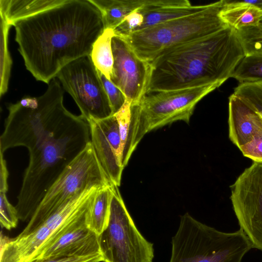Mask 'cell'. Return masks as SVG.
<instances>
[{
	"label": "cell",
	"instance_id": "obj_1",
	"mask_svg": "<svg viewBox=\"0 0 262 262\" xmlns=\"http://www.w3.org/2000/svg\"><path fill=\"white\" fill-rule=\"evenodd\" d=\"M37 97L26 96L7 106L0 152L23 146L29 161L15 206L19 220H30L48 190L91 142L88 121L63 104L57 78Z\"/></svg>",
	"mask_w": 262,
	"mask_h": 262
},
{
	"label": "cell",
	"instance_id": "obj_2",
	"mask_svg": "<svg viewBox=\"0 0 262 262\" xmlns=\"http://www.w3.org/2000/svg\"><path fill=\"white\" fill-rule=\"evenodd\" d=\"M12 26L27 70L47 84L66 65L90 55L105 30L100 11L90 0H64Z\"/></svg>",
	"mask_w": 262,
	"mask_h": 262
},
{
	"label": "cell",
	"instance_id": "obj_3",
	"mask_svg": "<svg viewBox=\"0 0 262 262\" xmlns=\"http://www.w3.org/2000/svg\"><path fill=\"white\" fill-rule=\"evenodd\" d=\"M245 56L236 30L230 26L170 49L150 62L146 93L215 85L231 77Z\"/></svg>",
	"mask_w": 262,
	"mask_h": 262
},
{
	"label": "cell",
	"instance_id": "obj_4",
	"mask_svg": "<svg viewBox=\"0 0 262 262\" xmlns=\"http://www.w3.org/2000/svg\"><path fill=\"white\" fill-rule=\"evenodd\" d=\"M225 4V0L210 3L199 12L122 37L141 58L150 63L170 49L211 35L229 27L220 16Z\"/></svg>",
	"mask_w": 262,
	"mask_h": 262
},
{
	"label": "cell",
	"instance_id": "obj_5",
	"mask_svg": "<svg viewBox=\"0 0 262 262\" xmlns=\"http://www.w3.org/2000/svg\"><path fill=\"white\" fill-rule=\"evenodd\" d=\"M171 244L169 262H242L252 249L241 229L221 231L197 221L188 213L181 217Z\"/></svg>",
	"mask_w": 262,
	"mask_h": 262
},
{
	"label": "cell",
	"instance_id": "obj_6",
	"mask_svg": "<svg viewBox=\"0 0 262 262\" xmlns=\"http://www.w3.org/2000/svg\"><path fill=\"white\" fill-rule=\"evenodd\" d=\"M90 142L48 190L28 224L18 235L32 232L69 200L94 187L112 185Z\"/></svg>",
	"mask_w": 262,
	"mask_h": 262
},
{
	"label": "cell",
	"instance_id": "obj_7",
	"mask_svg": "<svg viewBox=\"0 0 262 262\" xmlns=\"http://www.w3.org/2000/svg\"><path fill=\"white\" fill-rule=\"evenodd\" d=\"M99 242L103 262H152L154 257L153 244L138 230L114 185L108 223Z\"/></svg>",
	"mask_w": 262,
	"mask_h": 262
},
{
	"label": "cell",
	"instance_id": "obj_8",
	"mask_svg": "<svg viewBox=\"0 0 262 262\" xmlns=\"http://www.w3.org/2000/svg\"><path fill=\"white\" fill-rule=\"evenodd\" d=\"M218 86L215 85L152 92L132 105L138 119L137 140L148 132L177 121L188 123L197 103Z\"/></svg>",
	"mask_w": 262,
	"mask_h": 262
},
{
	"label": "cell",
	"instance_id": "obj_9",
	"mask_svg": "<svg viewBox=\"0 0 262 262\" xmlns=\"http://www.w3.org/2000/svg\"><path fill=\"white\" fill-rule=\"evenodd\" d=\"M56 78L72 97L81 115L88 121L113 115L108 98L90 55L69 63Z\"/></svg>",
	"mask_w": 262,
	"mask_h": 262
},
{
	"label": "cell",
	"instance_id": "obj_10",
	"mask_svg": "<svg viewBox=\"0 0 262 262\" xmlns=\"http://www.w3.org/2000/svg\"><path fill=\"white\" fill-rule=\"evenodd\" d=\"M231 201L239 229L262 252V163H253L231 186Z\"/></svg>",
	"mask_w": 262,
	"mask_h": 262
},
{
	"label": "cell",
	"instance_id": "obj_11",
	"mask_svg": "<svg viewBox=\"0 0 262 262\" xmlns=\"http://www.w3.org/2000/svg\"><path fill=\"white\" fill-rule=\"evenodd\" d=\"M114 65L110 80L125 95L132 105H138L146 93L151 66L141 58L122 37L112 40Z\"/></svg>",
	"mask_w": 262,
	"mask_h": 262
},
{
	"label": "cell",
	"instance_id": "obj_12",
	"mask_svg": "<svg viewBox=\"0 0 262 262\" xmlns=\"http://www.w3.org/2000/svg\"><path fill=\"white\" fill-rule=\"evenodd\" d=\"M91 142L101 167L111 183L119 186L123 167L120 162L121 140L118 125L104 120H90Z\"/></svg>",
	"mask_w": 262,
	"mask_h": 262
},
{
	"label": "cell",
	"instance_id": "obj_13",
	"mask_svg": "<svg viewBox=\"0 0 262 262\" xmlns=\"http://www.w3.org/2000/svg\"><path fill=\"white\" fill-rule=\"evenodd\" d=\"M89 213L53 243L44 248L33 260L52 257L101 254L99 235L87 226Z\"/></svg>",
	"mask_w": 262,
	"mask_h": 262
},
{
	"label": "cell",
	"instance_id": "obj_14",
	"mask_svg": "<svg viewBox=\"0 0 262 262\" xmlns=\"http://www.w3.org/2000/svg\"><path fill=\"white\" fill-rule=\"evenodd\" d=\"M229 136L239 149L262 133V116L233 93L229 98Z\"/></svg>",
	"mask_w": 262,
	"mask_h": 262
},
{
	"label": "cell",
	"instance_id": "obj_15",
	"mask_svg": "<svg viewBox=\"0 0 262 262\" xmlns=\"http://www.w3.org/2000/svg\"><path fill=\"white\" fill-rule=\"evenodd\" d=\"M206 6L192 5L187 0H147L139 9L143 21L138 30L199 12Z\"/></svg>",
	"mask_w": 262,
	"mask_h": 262
},
{
	"label": "cell",
	"instance_id": "obj_16",
	"mask_svg": "<svg viewBox=\"0 0 262 262\" xmlns=\"http://www.w3.org/2000/svg\"><path fill=\"white\" fill-rule=\"evenodd\" d=\"M52 231L42 224L35 230L23 236L9 240L1 234V250L13 262H30L48 242Z\"/></svg>",
	"mask_w": 262,
	"mask_h": 262
},
{
	"label": "cell",
	"instance_id": "obj_17",
	"mask_svg": "<svg viewBox=\"0 0 262 262\" xmlns=\"http://www.w3.org/2000/svg\"><path fill=\"white\" fill-rule=\"evenodd\" d=\"M114 115L118 122L121 140L120 162L124 168L139 143L137 140V118L132 109L130 102L127 100L121 109Z\"/></svg>",
	"mask_w": 262,
	"mask_h": 262
},
{
	"label": "cell",
	"instance_id": "obj_18",
	"mask_svg": "<svg viewBox=\"0 0 262 262\" xmlns=\"http://www.w3.org/2000/svg\"><path fill=\"white\" fill-rule=\"evenodd\" d=\"M64 0H0V14L12 26L19 19L48 10Z\"/></svg>",
	"mask_w": 262,
	"mask_h": 262
},
{
	"label": "cell",
	"instance_id": "obj_19",
	"mask_svg": "<svg viewBox=\"0 0 262 262\" xmlns=\"http://www.w3.org/2000/svg\"><path fill=\"white\" fill-rule=\"evenodd\" d=\"M100 11L105 29L114 30L130 13L147 0H90Z\"/></svg>",
	"mask_w": 262,
	"mask_h": 262
},
{
	"label": "cell",
	"instance_id": "obj_20",
	"mask_svg": "<svg viewBox=\"0 0 262 262\" xmlns=\"http://www.w3.org/2000/svg\"><path fill=\"white\" fill-rule=\"evenodd\" d=\"M220 16L229 26L238 30L256 25L262 16V12L245 1H226Z\"/></svg>",
	"mask_w": 262,
	"mask_h": 262
},
{
	"label": "cell",
	"instance_id": "obj_21",
	"mask_svg": "<svg viewBox=\"0 0 262 262\" xmlns=\"http://www.w3.org/2000/svg\"><path fill=\"white\" fill-rule=\"evenodd\" d=\"M113 185L99 190L87 219L88 228L98 235L108 223Z\"/></svg>",
	"mask_w": 262,
	"mask_h": 262
},
{
	"label": "cell",
	"instance_id": "obj_22",
	"mask_svg": "<svg viewBox=\"0 0 262 262\" xmlns=\"http://www.w3.org/2000/svg\"><path fill=\"white\" fill-rule=\"evenodd\" d=\"M114 30L105 29L93 45L90 56L96 69L110 80L114 65L112 40Z\"/></svg>",
	"mask_w": 262,
	"mask_h": 262
},
{
	"label": "cell",
	"instance_id": "obj_23",
	"mask_svg": "<svg viewBox=\"0 0 262 262\" xmlns=\"http://www.w3.org/2000/svg\"><path fill=\"white\" fill-rule=\"evenodd\" d=\"M231 77L240 84L262 82V54L245 56L236 66Z\"/></svg>",
	"mask_w": 262,
	"mask_h": 262
},
{
	"label": "cell",
	"instance_id": "obj_24",
	"mask_svg": "<svg viewBox=\"0 0 262 262\" xmlns=\"http://www.w3.org/2000/svg\"><path fill=\"white\" fill-rule=\"evenodd\" d=\"M1 84L0 95L8 90L12 61L8 49L9 30L11 25L1 15Z\"/></svg>",
	"mask_w": 262,
	"mask_h": 262
},
{
	"label": "cell",
	"instance_id": "obj_25",
	"mask_svg": "<svg viewBox=\"0 0 262 262\" xmlns=\"http://www.w3.org/2000/svg\"><path fill=\"white\" fill-rule=\"evenodd\" d=\"M245 56L262 54V16L254 26L236 30Z\"/></svg>",
	"mask_w": 262,
	"mask_h": 262
},
{
	"label": "cell",
	"instance_id": "obj_26",
	"mask_svg": "<svg viewBox=\"0 0 262 262\" xmlns=\"http://www.w3.org/2000/svg\"><path fill=\"white\" fill-rule=\"evenodd\" d=\"M233 94L262 116V82L239 84L234 89Z\"/></svg>",
	"mask_w": 262,
	"mask_h": 262
},
{
	"label": "cell",
	"instance_id": "obj_27",
	"mask_svg": "<svg viewBox=\"0 0 262 262\" xmlns=\"http://www.w3.org/2000/svg\"><path fill=\"white\" fill-rule=\"evenodd\" d=\"M18 220L17 211L8 201L6 193L0 192V223L2 227L7 230L15 228Z\"/></svg>",
	"mask_w": 262,
	"mask_h": 262
},
{
	"label": "cell",
	"instance_id": "obj_28",
	"mask_svg": "<svg viewBox=\"0 0 262 262\" xmlns=\"http://www.w3.org/2000/svg\"><path fill=\"white\" fill-rule=\"evenodd\" d=\"M98 73L108 98L113 114L117 113L124 104L126 98L122 91L98 70Z\"/></svg>",
	"mask_w": 262,
	"mask_h": 262
},
{
	"label": "cell",
	"instance_id": "obj_29",
	"mask_svg": "<svg viewBox=\"0 0 262 262\" xmlns=\"http://www.w3.org/2000/svg\"><path fill=\"white\" fill-rule=\"evenodd\" d=\"M139 9L125 17L119 26L114 30L115 35L125 37L139 30L143 21V15Z\"/></svg>",
	"mask_w": 262,
	"mask_h": 262
},
{
	"label": "cell",
	"instance_id": "obj_30",
	"mask_svg": "<svg viewBox=\"0 0 262 262\" xmlns=\"http://www.w3.org/2000/svg\"><path fill=\"white\" fill-rule=\"evenodd\" d=\"M243 155L254 161L262 163V133L239 148Z\"/></svg>",
	"mask_w": 262,
	"mask_h": 262
},
{
	"label": "cell",
	"instance_id": "obj_31",
	"mask_svg": "<svg viewBox=\"0 0 262 262\" xmlns=\"http://www.w3.org/2000/svg\"><path fill=\"white\" fill-rule=\"evenodd\" d=\"M103 261L101 254L85 256L52 257L36 259L30 262H100Z\"/></svg>",
	"mask_w": 262,
	"mask_h": 262
},
{
	"label": "cell",
	"instance_id": "obj_32",
	"mask_svg": "<svg viewBox=\"0 0 262 262\" xmlns=\"http://www.w3.org/2000/svg\"><path fill=\"white\" fill-rule=\"evenodd\" d=\"M9 172L4 153L0 152V192L6 193L8 190Z\"/></svg>",
	"mask_w": 262,
	"mask_h": 262
},
{
	"label": "cell",
	"instance_id": "obj_33",
	"mask_svg": "<svg viewBox=\"0 0 262 262\" xmlns=\"http://www.w3.org/2000/svg\"><path fill=\"white\" fill-rule=\"evenodd\" d=\"M248 4L262 12V0L245 1Z\"/></svg>",
	"mask_w": 262,
	"mask_h": 262
},
{
	"label": "cell",
	"instance_id": "obj_34",
	"mask_svg": "<svg viewBox=\"0 0 262 262\" xmlns=\"http://www.w3.org/2000/svg\"><path fill=\"white\" fill-rule=\"evenodd\" d=\"M1 262H13L7 256L6 254L2 251H1Z\"/></svg>",
	"mask_w": 262,
	"mask_h": 262
}]
</instances>
